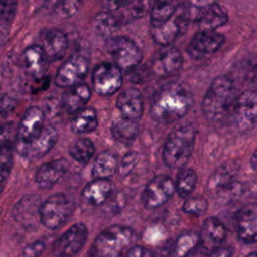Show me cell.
Instances as JSON below:
<instances>
[{
	"instance_id": "cell-1",
	"label": "cell",
	"mask_w": 257,
	"mask_h": 257,
	"mask_svg": "<svg viewBox=\"0 0 257 257\" xmlns=\"http://www.w3.org/2000/svg\"><path fill=\"white\" fill-rule=\"evenodd\" d=\"M194 103L190 87L182 81H171L153 95L150 113L159 122L169 123L181 119Z\"/></svg>"
},
{
	"instance_id": "cell-2",
	"label": "cell",
	"mask_w": 257,
	"mask_h": 257,
	"mask_svg": "<svg viewBox=\"0 0 257 257\" xmlns=\"http://www.w3.org/2000/svg\"><path fill=\"white\" fill-rule=\"evenodd\" d=\"M236 97V89L230 77L226 75L215 77L202 101L204 115L213 121L223 119L232 109Z\"/></svg>"
},
{
	"instance_id": "cell-3",
	"label": "cell",
	"mask_w": 257,
	"mask_h": 257,
	"mask_svg": "<svg viewBox=\"0 0 257 257\" xmlns=\"http://www.w3.org/2000/svg\"><path fill=\"white\" fill-rule=\"evenodd\" d=\"M196 131L191 123H180L168 136L163 149V160L171 169L183 168L192 156Z\"/></svg>"
},
{
	"instance_id": "cell-4",
	"label": "cell",
	"mask_w": 257,
	"mask_h": 257,
	"mask_svg": "<svg viewBox=\"0 0 257 257\" xmlns=\"http://www.w3.org/2000/svg\"><path fill=\"white\" fill-rule=\"evenodd\" d=\"M134 238V231L122 225H112L100 232L88 252L91 256L112 257L124 254Z\"/></svg>"
},
{
	"instance_id": "cell-5",
	"label": "cell",
	"mask_w": 257,
	"mask_h": 257,
	"mask_svg": "<svg viewBox=\"0 0 257 257\" xmlns=\"http://www.w3.org/2000/svg\"><path fill=\"white\" fill-rule=\"evenodd\" d=\"M73 211V202L66 195L56 193L41 203L39 210L40 222L46 228L55 230L69 219Z\"/></svg>"
},
{
	"instance_id": "cell-6",
	"label": "cell",
	"mask_w": 257,
	"mask_h": 257,
	"mask_svg": "<svg viewBox=\"0 0 257 257\" xmlns=\"http://www.w3.org/2000/svg\"><path fill=\"white\" fill-rule=\"evenodd\" d=\"M106 49L112 57L114 64L124 71L136 68L143 59L142 49L136 42L125 36L108 37Z\"/></svg>"
},
{
	"instance_id": "cell-7",
	"label": "cell",
	"mask_w": 257,
	"mask_h": 257,
	"mask_svg": "<svg viewBox=\"0 0 257 257\" xmlns=\"http://www.w3.org/2000/svg\"><path fill=\"white\" fill-rule=\"evenodd\" d=\"M58 138L57 131L52 125H44L41 132L26 142H16L17 153L24 159L33 161L46 155L55 145Z\"/></svg>"
},
{
	"instance_id": "cell-8",
	"label": "cell",
	"mask_w": 257,
	"mask_h": 257,
	"mask_svg": "<svg viewBox=\"0 0 257 257\" xmlns=\"http://www.w3.org/2000/svg\"><path fill=\"white\" fill-rule=\"evenodd\" d=\"M91 81L93 89L98 94H114L122 85L121 69L114 63H99L93 69Z\"/></svg>"
},
{
	"instance_id": "cell-9",
	"label": "cell",
	"mask_w": 257,
	"mask_h": 257,
	"mask_svg": "<svg viewBox=\"0 0 257 257\" xmlns=\"http://www.w3.org/2000/svg\"><path fill=\"white\" fill-rule=\"evenodd\" d=\"M88 68L87 58L81 54H74L60 65L55 74L54 83L63 88L78 84L86 76Z\"/></svg>"
},
{
	"instance_id": "cell-10",
	"label": "cell",
	"mask_w": 257,
	"mask_h": 257,
	"mask_svg": "<svg viewBox=\"0 0 257 257\" xmlns=\"http://www.w3.org/2000/svg\"><path fill=\"white\" fill-rule=\"evenodd\" d=\"M175 193V183L171 177L160 175L152 179L144 189L142 202L148 209L163 206Z\"/></svg>"
},
{
	"instance_id": "cell-11",
	"label": "cell",
	"mask_w": 257,
	"mask_h": 257,
	"mask_svg": "<svg viewBox=\"0 0 257 257\" xmlns=\"http://www.w3.org/2000/svg\"><path fill=\"white\" fill-rule=\"evenodd\" d=\"M256 98L255 90H246L236 97L231 110L239 130L247 131L255 125L257 115Z\"/></svg>"
},
{
	"instance_id": "cell-12",
	"label": "cell",
	"mask_w": 257,
	"mask_h": 257,
	"mask_svg": "<svg viewBox=\"0 0 257 257\" xmlns=\"http://www.w3.org/2000/svg\"><path fill=\"white\" fill-rule=\"evenodd\" d=\"M88 230L85 224L76 223L67 229L55 242L53 253L57 256H74L86 243Z\"/></svg>"
},
{
	"instance_id": "cell-13",
	"label": "cell",
	"mask_w": 257,
	"mask_h": 257,
	"mask_svg": "<svg viewBox=\"0 0 257 257\" xmlns=\"http://www.w3.org/2000/svg\"><path fill=\"white\" fill-rule=\"evenodd\" d=\"M183 64V56L176 47L164 46L152 58L151 69L158 77H168L180 70Z\"/></svg>"
},
{
	"instance_id": "cell-14",
	"label": "cell",
	"mask_w": 257,
	"mask_h": 257,
	"mask_svg": "<svg viewBox=\"0 0 257 257\" xmlns=\"http://www.w3.org/2000/svg\"><path fill=\"white\" fill-rule=\"evenodd\" d=\"M40 205L41 199L38 195H25L14 205L12 209V217L25 229H35L37 222H40Z\"/></svg>"
},
{
	"instance_id": "cell-15",
	"label": "cell",
	"mask_w": 257,
	"mask_h": 257,
	"mask_svg": "<svg viewBox=\"0 0 257 257\" xmlns=\"http://www.w3.org/2000/svg\"><path fill=\"white\" fill-rule=\"evenodd\" d=\"M224 42V35L216 30L201 29L193 36L188 52L194 57H203L217 52Z\"/></svg>"
},
{
	"instance_id": "cell-16",
	"label": "cell",
	"mask_w": 257,
	"mask_h": 257,
	"mask_svg": "<svg viewBox=\"0 0 257 257\" xmlns=\"http://www.w3.org/2000/svg\"><path fill=\"white\" fill-rule=\"evenodd\" d=\"M40 47L44 51L48 62H54L61 59L68 48V39L59 29H44L39 34Z\"/></svg>"
},
{
	"instance_id": "cell-17",
	"label": "cell",
	"mask_w": 257,
	"mask_h": 257,
	"mask_svg": "<svg viewBox=\"0 0 257 257\" xmlns=\"http://www.w3.org/2000/svg\"><path fill=\"white\" fill-rule=\"evenodd\" d=\"M188 21L189 20L182 11L177 16L175 13L174 16L167 21L161 23H152L151 35L153 40L162 46L170 45L176 40L180 32H182L185 23Z\"/></svg>"
},
{
	"instance_id": "cell-18",
	"label": "cell",
	"mask_w": 257,
	"mask_h": 257,
	"mask_svg": "<svg viewBox=\"0 0 257 257\" xmlns=\"http://www.w3.org/2000/svg\"><path fill=\"white\" fill-rule=\"evenodd\" d=\"M226 234V227L223 222L216 217H209L203 222L199 243L208 254H211L221 247Z\"/></svg>"
},
{
	"instance_id": "cell-19",
	"label": "cell",
	"mask_w": 257,
	"mask_h": 257,
	"mask_svg": "<svg viewBox=\"0 0 257 257\" xmlns=\"http://www.w3.org/2000/svg\"><path fill=\"white\" fill-rule=\"evenodd\" d=\"M238 238L245 243H255L257 235V206L250 203L242 207L236 215Z\"/></svg>"
},
{
	"instance_id": "cell-20",
	"label": "cell",
	"mask_w": 257,
	"mask_h": 257,
	"mask_svg": "<svg viewBox=\"0 0 257 257\" xmlns=\"http://www.w3.org/2000/svg\"><path fill=\"white\" fill-rule=\"evenodd\" d=\"M44 112L40 107L27 108L16 128V142H26L37 136L44 126Z\"/></svg>"
},
{
	"instance_id": "cell-21",
	"label": "cell",
	"mask_w": 257,
	"mask_h": 257,
	"mask_svg": "<svg viewBox=\"0 0 257 257\" xmlns=\"http://www.w3.org/2000/svg\"><path fill=\"white\" fill-rule=\"evenodd\" d=\"M68 169L65 159H56L42 164L35 174V182L41 189L52 188L64 176Z\"/></svg>"
},
{
	"instance_id": "cell-22",
	"label": "cell",
	"mask_w": 257,
	"mask_h": 257,
	"mask_svg": "<svg viewBox=\"0 0 257 257\" xmlns=\"http://www.w3.org/2000/svg\"><path fill=\"white\" fill-rule=\"evenodd\" d=\"M116 106L123 117L137 120L144 112L143 95L135 87L125 88L118 95Z\"/></svg>"
},
{
	"instance_id": "cell-23",
	"label": "cell",
	"mask_w": 257,
	"mask_h": 257,
	"mask_svg": "<svg viewBox=\"0 0 257 257\" xmlns=\"http://www.w3.org/2000/svg\"><path fill=\"white\" fill-rule=\"evenodd\" d=\"M20 63L28 74L40 77L46 71L49 62L40 45L33 44L23 50L20 55Z\"/></svg>"
},
{
	"instance_id": "cell-24",
	"label": "cell",
	"mask_w": 257,
	"mask_h": 257,
	"mask_svg": "<svg viewBox=\"0 0 257 257\" xmlns=\"http://www.w3.org/2000/svg\"><path fill=\"white\" fill-rule=\"evenodd\" d=\"M90 88L85 83H78L70 86L62 95L61 104L68 113H75L85 106L90 98Z\"/></svg>"
},
{
	"instance_id": "cell-25",
	"label": "cell",
	"mask_w": 257,
	"mask_h": 257,
	"mask_svg": "<svg viewBox=\"0 0 257 257\" xmlns=\"http://www.w3.org/2000/svg\"><path fill=\"white\" fill-rule=\"evenodd\" d=\"M111 192L112 184L108 179L95 178L84 187L82 197L88 204L99 206L109 198Z\"/></svg>"
},
{
	"instance_id": "cell-26",
	"label": "cell",
	"mask_w": 257,
	"mask_h": 257,
	"mask_svg": "<svg viewBox=\"0 0 257 257\" xmlns=\"http://www.w3.org/2000/svg\"><path fill=\"white\" fill-rule=\"evenodd\" d=\"M201 29L215 30L228 22V13L219 3H214L205 9L196 20Z\"/></svg>"
},
{
	"instance_id": "cell-27",
	"label": "cell",
	"mask_w": 257,
	"mask_h": 257,
	"mask_svg": "<svg viewBox=\"0 0 257 257\" xmlns=\"http://www.w3.org/2000/svg\"><path fill=\"white\" fill-rule=\"evenodd\" d=\"M117 158L109 151L99 153L92 166V176L99 179H108L112 177L117 170Z\"/></svg>"
},
{
	"instance_id": "cell-28",
	"label": "cell",
	"mask_w": 257,
	"mask_h": 257,
	"mask_svg": "<svg viewBox=\"0 0 257 257\" xmlns=\"http://www.w3.org/2000/svg\"><path fill=\"white\" fill-rule=\"evenodd\" d=\"M97 126V114L93 107H82L75 112L71 120L70 127L75 134H87Z\"/></svg>"
},
{
	"instance_id": "cell-29",
	"label": "cell",
	"mask_w": 257,
	"mask_h": 257,
	"mask_svg": "<svg viewBox=\"0 0 257 257\" xmlns=\"http://www.w3.org/2000/svg\"><path fill=\"white\" fill-rule=\"evenodd\" d=\"M110 131L113 139L122 144L132 143L137 138L139 133L136 120L126 117L114 120L111 124Z\"/></svg>"
},
{
	"instance_id": "cell-30",
	"label": "cell",
	"mask_w": 257,
	"mask_h": 257,
	"mask_svg": "<svg viewBox=\"0 0 257 257\" xmlns=\"http://www.w3.org/2000/svg\"><path fill=\"white\" fill-rule=\"evenodd\" d=\"M95 31L105 37H111L118 30L121 25L119 17L114 15L111 11H101L94 17Z\"/></svg>"
},
{
	"instance_id": "cell-31",
	"label": "cell",
	"mask_w": 257,
	"mask_h": 257,
	"mask_svg": "<svg viewBox=\"0 0 257 257\" xmlns=\"http://www.w3.org/2000/svg\"><path fill=\"white\" fill-rule=\"evenodd\" d=\"M198 177L193 169L181 168L175 182V191L182 198H187L196 188Z\"/></svg>"
},
{
	"instance_id": "cell-32",
	"label": "cell",
	"mask_w": 257,
	"mask_h": 257,
	"mask_svg": "<svg viewBox=\"0 0 257 257\" xmlns=\"http://www.w3.org/2000/svg\"><path fill=\"white\" fill-rule=\"evenodd\" d=\"M177 12V4L174 0H156L150 7L152 23H161L169 20Z\"/></svg>"
},
{
	"instance_id": "cell-33",
	"label": "cell",
	"mask_w": 257,
	"mask_h": 257,
	"mask_svg": "<svg viewBox=\"0 0 257 257\" xmlns=\"http://www.w3.org/2000/svg\"><path fill=\"white\" fill-rule=\"evenodd\" d=\"M95 152L94 144L86 138L78 139L70 148V156L81 164H86L93 156Z\"/></svg>"
},
{
	"instance_id": "cell-34",
	"label": "cell",
	"mask_w": 257,
	"mask_h": 257,
	"mask_svg": "<svg viewBox=\"0 0 257 257\" xmlns=\"http://www.w3.org/2000/svg\"><path fill=\"white\" fill-rule=\"evenodd\" d=\"M199 244V235L195 232H186L181 234L175 243L174 255L185 256L188 255L192 250Z\"/></svg>"
},
{
	"instance_id": "cell-35",
	"label": "cell",
	"mask_w": 257,
	"mask_h": 257,
	"mask_svg": "<svg viewBox=\"0 0 257 257\" xmlns=\"http://www.w3.org/2000/svg\"><path fill=\"white\" fill-rule=\"evenodd\" d=\"M216 2L217 0H185L182 11L189 21L193 20L196 22L200 14Z\"/></svg>"
},
{
	"instance_id": "cell-36",
	"label": "cell",
	"mask_w": 257,
	"mask_h": 257,
	"mask_svg": "<svg viewBox=\"0 0 257 257\" xmlns=\"http://www.w3.org/2000/svg\"><path fill=\"white\" fill-rule=\"evenodd\" d=\"M122 20L138 19L145 16L150 10L149 0H131L124 7Z\"/></svg>"
},
{
	"instance_id": "cell-37",
	"label": "cell",
	"mask_w": 257,
	"mask_h": 257,
	"mask_svg": "<svg viewBox=\"0 0 257 257\" xmlns=\"http://www.w3.org/2000/svg\"><path fill=\"white\" fill-rule=\"evenodd\" d=\"M13 165L12 148H6L0 151V195L5 187Z\"/></svg>"
},
{
	"instance_id": "cell-38",
	"label": "cell",
	"mask_w": 257,
	"mask_h": 257,
	"mask_svg": "<svg viewBox=\"0 0 257 257\" xmlns=\"http://www.w3.org/2000/svg\"><path fill=\"white\" fill-rule=\"evenodd\" d=\"M208 208V202L204 197L196 196L188 198L183 204V211L187 214L194 216H202L206 213Z\"/></svg>"
},
{
	"instance_id": "cell-39",
	"label": "cell",
	"mask_w": 257,
	"mask_h": 257,
	"mask_svg": "<svg viewBox=\"0 0 257 257\" xmlns=\"http://www.w3.org/2000/svg\"><path fill=\"white\" fill-rule=\"evenodd\" d=\"M81 0H58L55 5V12L62 18L73 16L80 8Z\"/></svg>"
},
{
	"instance_id": "cell-40",
	"label": "cell",
	"mask_w": 257,
	"mask_h": 257,
	"mask_svg": "<svg viewBox=\"0 0 257 257\" xmlns=\"http://www.w3.org/2000/svg\"><path fill=\"white\" fill-rule=\"evenodd\" d=\"M17 10V0H0V20L12 22Z\"/></svg>"
},
{
	"instance_id": "cell-41",
	"label": "cell",
	"mask_w": 257,
	"mask_h": 257,
	"mask_svg": "<svg viewBox=\"0 0 257 257\" xmlns=\"http://www.w3.org/2000/svg\"><path fill=\"white\" fill-rule=\"evenodd\" d=\"M13 133L14 130L11 122L0 124V151L6 148H12Z\"/></svg>"
},
{
	"instance_id": "cell-42",
	"label": "cell",
	"mask_w": 257,
	"mask_h": 257,
	"mask_svg": "<svg viewBox=\"0 0 257 257\" xmlns=\"http://www.w3.org/2000/svg\"><path fill=\"white\" fill-rule=\"evenodd\" d=\"M15 107L16 101L12 97L6 94H0V120L7 118Z\"/></svg>"
},
{
	"instance_id": "cell-43",
	"label": "cell",
	"mask_w": 257,
	"mask_h": 257,
	"mask_svg": "<svg viewBox=\"0 0 257 257\" xmlns=\"http://www.w3.org/2000/svg\"><path fill=\"white\" fill-rule=\"evenodd\" d=\"M45 250V243L41 240H37L34 241L30 244H28L27 246H25L23 248V250L21 251L20 255L21 256H39L41 255Z\"/></svg>"
},
{
	"instance_id": "cell-44",
	"label": "cell",
	"mask_w": 257,
	"mask_h": 257,
	"mask_svg": "<svg viewBox=\"0 0 257 257\" xmlns=\"http://www.w3.org/2000/svg\"><path fill=\"white\" fill-rule=\"evenodd\" d=\"M131 0H101V6L106 11H116L123 8Z\"/></svg>"
},
{
	"instance_id": "cell-45",
	"label": "cell",
	"mask_w": 257,
	"mask_h": 257,
	"mask_svg": "<svg viewBox=\"0 0 257 257\" xmlns=\"http://www.w3.org/2000/svg\"><path fill=\"white\" fill-rule=\"evenodd\" d=\"M123 255H126V256H134V257H147V256H153L154 253L149 250L148 248L144 247V246H140V245H137V246H133V247H130Z\"/></svg>"
},
{
	"instance_id": "cell-46",
	"label": "cell",
	"mask_w": 257,
	"mask_h": 257,
	"mask_svg": "<svg viewBox=\"0 0 257 257\" xmlns=\"http://www.w3.org/2000/svg\"><path fill=\"white\" fill-rule=\"evenodd\" d=\"M10 31V23L4 20H0V45L5 43L8 39Z\"/></svg>"
},
{
	"instance_id": "cell-47",
	"label": "cell",
	"mask_w": 257,
	"mask_h": 257,
	"mask_svg": "<svg viewBox=\"0 0 257 257\" xmlns=\"http://www.w3.org/2000/svg\"><path fill=\"white\" fill-rule=\"evenodd\" d=\"M256 163H257V159H256V152H253L252 156H251V160H250V165L252 170L255 172L256 171Z\"/></svg>"
},
{
	"instance_id": "cell-48",
	"label": "cell",
	"mask_w": 257,
	"mask_h": 257,
	"mask_svg": "<svg viewBox=\"0 0 257 257\" xmlns=\"http://www.w3.org/2000/svg\"><path fill=\"white\" fill-rule=\"evenodd\" d=\"M0 94H1V85H0Z\"/></svg>"
}]
</instances>
